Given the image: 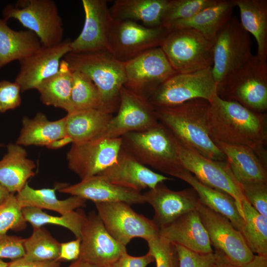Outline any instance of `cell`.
<instances>
[{
    "label": "cell",
    "mask_w": 267,
    "mask_h": 267,
    "mask_svg": "<svg viewBox=\"0 0 267 267\" xmlns=\"http://www.w3.org/2000/svg\"><path fill=\"white\" fill-rule=\"evenodd\" d=\"M208 127L213 141L247 146L267 166V114L217 94L209 102Z\"/></svg>",
    "instance_id": "6da1fadb"
},
{
    "label": "cell",
    "mask_w": 267,
    "mask_h": 267,
    "mask_svg": "<svg viewBox=\"0 0 267 267\" xmlns=\"http://www.w3.org/2000/svg\"><path fill=\"white\" fill-rule=\"evenodd\" d=\"M209 107L208 101L194 99L175 106L155 109L159 122L180 142L209 159L226 161L225 155L209 135Z\"/></svg>",
    "instance_id": "7a4b0ae2"
},
{
    "label": "cell",
    "mask_w": 267,
    "mask_h": 267,
    "mask_svg": "<svg viewBox=\"0 0 267 267\" xmlns=\"http://www.w3.org/2000/svg\"><path fill=\"white\" fill-rule=\"evenodd\" d=\"M121 138L122 148L145 166L176 178L185 170L178 156L176 137L160 122L150 129L129 133Z\"/></svg>",
    "instance_id": "3957f363"
},
{
    "label": "cell",
    "mask_w": 267,
    "mask_h": 267,
    "mask_svg": "<svg viewBox=\"0 0 267 267\" xmlns=\"http://www.w3.org/2000/svg\"><path fill=\"white\" fill-rule=\"evenodd\" d=\"M72 71L88 76L97 88L105 109H118L120 90L126 82L125 63L108 51L67 53L63 59Z\"/></svg>",
    "instance_id": "277c9868"
},
{
    "label": "cell",
    "mask_w": 267,
    "mask_h": 267,
    "mask_svg": "<svg viewBox=\"0 0 267 267\" xmlns=\"http://www.w3.org/2000/svg\"><path fill=\"white\" fill-rule=\"evenodd\" d=\"M221 98L234 101L258 113L267 109V63L257 56L250 58L217 85Z\"/></svg>",
    "instance_id": "5b68a950"
},
{
    "label": "cell",
    "mask_w": 267,
    "mask_h": 267,
    "mask_svg": "<svg viewBox=\"0 0 267 267\" xmlns=\"http://www.w3.org/2000/svg\"><path fill=\"white\" fill-rule=\"evenodd\" d=\"M3 19L17 20L24 27L34 33L42 45H56L63 40V22L58 7L52 0H19L2 10Z\"/></svg>",
    "instance_id": "8992f818"
},
{
    "label": "cell",
    "mask_w": 267,
    "mask_h": 267,
    "mask_svg": "<svg viewBox=\"0 0 267 267\" xmlns=\"http://www.w3.org/2000/svg\"><path fill=\"white\" fill-rule=\"evenodd\" d=\"M213 43L191 28L171 30L160 47L178 73H190L213 65Z\"/></svg>",
    "instance_id": "52a82bcc"
},
{
    "label": "cell",
    "mask_w": 267,
    "mask_h": 267,
    "mask_svg": "<svg viewBox=\"0 0 267 267\" xmlns=\"http://www.w3.org/2000/svg\"><path fill=\"white\" fill-rule=\"evenodd\" d=\"M176 139L178 156L184 169L202 183L232 197L244 219L242 203L246 199L241 184L235 178L227 161H216L207 158Z\"/></svg>",
    "instance_id": "ba28073f"
},
{
    "label": "cell",
    "mask_w": 267,
    "mask_h": 267,
    "mask_svg": "<svg viewBox=\"0 0 267 267\" xmlns=\"http://www.w3.org/2000/svg\"><path fill=\"white\" fill-rule=\"evenodd\" d=\"M212 66L197 71L177 73L163 83L148 98L155 108L175 106L194 99L210 102L217 95Z\"/></svg>",
    "instance_id": "9c48e42d"
},
{
    "label": "cell",
    "mask_w": 267,
    "mask_h": 267,
    "mask_svg": "<svg viewBox=\"0 0 267 267\" xmlns=\"http://www.w3.org/2000/svg\"><path fill=\"white\" fill-rule=\"evenodd\" d=\"M251 46L250 34L232 15L213 43L212 72L217 85L250 58Z\"/></svg>",
    "instance_id": "30bf717a"
},
{
    "label": "cell",
    "mask_w": 267,
    "mask_h": 267,
    "mask_svg": "<svg viewBox=\"0 0 267 267\" xmlns=\"http://www.w3.org/2000/svg\"><path fill=\"white\" fill-rule=\"evenodd\" d=\"M94 203L106 229L123 245L126 246L134 238L147 241L159 236V228L152 220L134 211L131 205L122 202Z\"/></svg>",
    "instance_id": "8fae6325"
},
{
    "label": "cell",
    "mask_w": 267,
    "mask_h": 267,
    "mask_svg": "<svg viewBox=\"0 0 267 267\" xmlns=\"http://www.w3.org/2000/svg\"><path fill=\"white\" fill-rule=\"evenodd\" d=\"M171 31L163 27L147 28L130 20L113 19L108 41L110 53L126 62L150 49L160 47Z\"/></svg>",
    "instance_id": "7c38bea8"
},
{
    "label": "cell",
    "mask_w": 267,
    "mask_h": 267,
    "mask_svg": "<svg viewBox=\"0 0 267 267\" xmlns=\"http://www.w3.org/2000/svg\"><path fill=\"white\" fill-rule=\"evenodd\" d=\"M124 87L147 99L166 80L178 73L160 47L148 50L125 62Z\"/></svg>",
    "instance_id": "4fadbf2b"
},
{
    "label": "cell",
    "mask_w": 267,
    "mask_h": 267,
    "mask_svg": "<svg viewBox=\"0 0 267 267\" xmlns=\"http://www.w3.org/2000/svg\"><path fill=\"white\" fill-rule=\"evenodd\" d=\"M159 122L155 109L147 98L123 87L120 92L118 112L97 138L121 137L129 133L150 129Z\"/></svg>",
    "instance_id": "5bb4252c"
},
{
    "label": "cell",
    "mask_w": 267,
    "mask_h": 267,
    "mask_svg": "<svg viewBox=\"0 0 267 267\" xmlns=\"http://www.w3.org/2000/svg\"><path fill=\"white\" fill-rule=\"evenodd\" d=\"M197 211L212 246L240 267L249 262L255 254L241 232L225 216L200 203Z\"/></svg>",
    "instance_id": "9a60e30c"
},
{
    "label": "cell",
    "mask_w": 267,
    "mask_h": 267,
    "mask_svg": "<svg viewBox=\"0 0 267 267\" xmlns=\"http://www.w3.org/2000/svg\"><path fill=\"white\" fill-rule=\"evenodd\" d=\"M122 144L121 137L72 143L67 153L69 168L81 179L97 175L115 162Z\"/></svg>",
    "instance_id": "2e32d148"
},
{
    "label": "cell",
    "mask_w": 267,
    "mask_h": 267,
    "mask_svg": "<svg viewBox=\"0 0 267 267\" xmlns=\"http://www.w3.org/2000/svg\"><path fill=\"white\" fill-rule=\"evenodd\" d=\"M81 240L79 258L99 267H111L127 252L126 246L111 236L94 211L87 216Z\"/></svg>",
    "instance_id": "e0dca14e"
},
{
    "label": "cell",
    "mask_w": 267,
    "mask_h": 267,
    "mask_svg": "<svg viewBox=\"0 0 267 267\" xmlns=\"http://www.w3.org/2000/svg\"><path fill=\"white\" fill-rule=\"evenodd\" d=\"M85 12L83 28L71 42V52L75 53L108 51V37L113 18L106 0H82Z\"/></svg>",
    "instance_id": "ac0fdd59"
},
{
    "label": "cell",
    "mask_w": 267,
    "mask_h": 267,
    "mask_svg": "<svg viewBox=\"0 0 267 267\" xmlns=\"http://www.w3.org/2000/svg\"><path fill=\"white\" fill-rule=\"evenodd\" d=\"M145 203L154 210L152 220L160 228L172 223L182 215L197 210L201 203L196 191L192 188L175 191L163 182L143 193Z\"/></svg>",
    "instance_id": "d6986e66"
},
{
    "label": "cell",
    "mask_w": 267,
    "mask_h": 267,
    "mask_svg": "<svg viewBox=\"0 0 267 267\" xmlns=\"http://www.w3.org/2000/svg\"><path fill=\"white\" fill-rule=\"evenodd\" d=\"M71 41L67 39L48 47L42 46L29 56L21 60L15 82L21 92L36 89L44 80L58 72L62 58L71 52Z\"/></svg>",
    "instance_id": "ffe728a7"
},
{
    "label": "cell",
    "mask_w": 267,
    "mask_h": 267,
    "mask_svg": "<svg viewBox=\"0 0 267 267\" xmlns=\"http://www.w3.org/2000/svg\"><path fill=\"white\" fill-rule=\"evenodd\" d=\"M97 175L112 183L140 192L164 181L173 180L152 171L122 148L115 162Z\"/></svg>",
    "instance_id": "44dd1931"
},
{
    "label": "cell",
    "mask_w": 267,
    "mask_h": 267,
    "mask_svg": "<svg viewBox=\"0 0 267 267\" xmlns=\"http://www.w3.org/2000/svg\"><path fill=\"white\" fill-rule=\"evenodd\" d=\"M61 193L78 196L95 202H122L130 205L144 203L143 194L110 182L99 175L74 184L57 185Z\"/></svg>",
    "instance_id": "7402d4cb"
},
{
    "label": "cell",
    "mask_w": 267,
    "mask_h": 267,
    "mask_svg": "<svg viewBox=\"0 0 267 267\" xmlns=\"http://www.w3.org/2000/svg\"><path fill=\"white\" fill-rule=\"evenodd\" d=\"M159 235L195 252H214L197 210L187 212L169 224L159 228Z\"/></svg>",
    "instance_id": "603a6c76"
},
{
    "label": "cell",
    "mask_w": 267,
    "mask_h": 267,
    "mask_svg": "<svg viewBox=\"0 0 267 267\" xmlns=\"http://www.w3.org/2000/svg\"><path fill=\"white\" fill-rule=\"evenodd\" d=\"M16 143L20 145L46 146L52 149L70 143L66 138L65 117L51 121L42 112L34 118L24 117Z\"/></svg>",
    "instance_id": "cb8c5ba5"
},
{
    "label": "cell",
    "mask_w": 267,
    "mask_h": 267,
    "mask_svg": "<svg viewBox=\"0 0 267 267\" xmlns=\"http://www.w3.org/2000/svg\"><path fill=\"white\" fill-rule=\"evenodd\" d=\"M230 170L241 184L267 182V166L251 148L243 145L217 143Z\"/></svg>",
    "instance_id": "d4e9b609"
},
{
    "label": "cell",
    "mask_w": 267,
    "mask_h": 267,
    "mask_svg": "<svg viewBox=\"0 0 267 267\" xmlns=\"http://www.w3.org/2000/svg\"><path fill=\"white\" fill-rule=\"evenodd\" d=\"M235 7L234 0H216L190 18L173 23L169 29H193L205 39L213 41L230 17Z\"/></svg>",
    "instance_id": "484cf974"
},
{
    "label": "cell",
    "mask_w": 267,
    "mask_h": 267,
    "mask_svg": "<svg viewBox=\"0 0 267 267\" xmlns=\"http://www.w3.org/2000/svg\"><path fill=\"white\" fill-rule=\"evenodd\" d=\"M7 150L0 160V184L14 194L20 191L35 175L36 164L28 158L26 150L20 145L10 143Z\"/></svg>",
    "instance_id": "4316f807"
},
{
    "label": "cell",
    "mask_w": 267,
    "mask_h": 267,
    "mask_svg": "<svg viewBox=\"0 0 267 267\" xmlns=\"http://www.w3.org/2000/svg\"><path fill=\"white\" fill-rule=\"evenodd\" d=\"M177 178L187 182L196 191L201 204L226 217L243 235L245 221L232 197L202 183L186 170L179 174Z\"/></svg>",
    "instance_id": "83f0119b"
},
{
    "label": "cell",
    "mask_w": 267,
    "mask_h": 267,
    "mask_svg": "<svg viewBox=\"0 0 267 267\" xmlns=\"http://www.w3.org/2000/svg\"><path fill=\"white\" fill-rule=\"evenodd\" d=\"M112 114L99 109L75 111L65 117L66 138L72 143L96 138L104 132Z\"/></svg>",
    "instance_id": "f1b7e54d"
},
{
    "label": "cell",
    "mask_w": 267,
    "mask_h": 267,
    "mask_svg": "<svg viewBox=\"0 0 267 267\" xmlns=\"http://www.w3.org/2000/svg\"><path fill=\"white\" fill-rule=\"evenodd\" d=\"M42 46L37 35L29 30L16 31L0 19V69L8 63L29 56Z\"/></svg>",
    "instance_id": "f546056e"
},
{
    "label": "cell",
    "mask_w": 267,
    "mask_h": 267,
    "mask_svg": "<svg viewBox=\"0 0 267 267\" xmlns=\"http://www.w3.org/2000/svg\"><path fill=\"white\" fill-rule=\"evenodd\" d=\"M168 0H115L109 8L113 19L140 21L147 28L162 26L161 19Z\"/></svg>",
    "instance_id": "4dcf8cb0"
},
{
    "label": "cell",
    "mask_w": 267,
    "mask_h": 267,
    "mask_svg": "<svg viewBox=\"0 0 267 267\" xmlns=\"http://www.w3.org/2000/svg\"><path fill=\"white\" fill-rule=\"evenodd\" d=\"M239 8L240 22L243 29L255 38L256 56L262 61L267 59V0H234Z\"/></svg>",
    "instance_id": "1f68e13d"
},
{
    "label": "cell",
    "mask_w": 267,
    "mask_h": 267,
    "mask_svg": "<svg viewBox=\"0 0 267 267\" xmlns=\"http://www.w3.org/2000/svg\"><path fill=\"white\" fill-rule=\"evenodd\" d=\"M56 189L57 186L54 188L34 189L27 183L15 197L22 209L35 207L55 211L60 215L86 207L87 200L78 196L58 199L55 193Z\"/></svg>",
    "instance_id": "d6a6232c"
},
{
    "label": "cell",
    "mask_w": 267,
    "mask_h": 267,
    "mask_svg": "<svg viewBox=\"0 0 267 267\" xmlns=\"http://www.w3.org/2000/svg\"><path fill=\"white\" fill-rule=\"evenodd\" d=\"M72 71L62 59L57 73L44 80L36 88L43 103L64 109L68 114L74 112L71 99Z\"/></svg>",
    "instance_id": "836d02e7"
},
{
    "label": "cell",
    "mask_w": 267,
    "mask_h": 267,
    "mask_svg": "<svg viewBox=\"0 0 267 267\" xmlns=\"http://www.w3.org/2000/svg\"><path fill=\"white\" fill-rule=\"evenodd\" d=\"M23 217L33 228L40 227L47 224H55L70 230L76 238H81V231L87 216L81 209L73 211L60 216L49 215L42 209L35 207L22 209Z\"/></svg>",
    "instance_id": "e575fe53"
},
{
    "label": "cell",
    "mask_w": 267,
    "mask_h": 267,
    "mask_svg": "<svg viewBox=\"0 0 267 267\" xmlns=\"http://www.w3.org/2000/svg\"><path fill=\"white\" fill-rule=\"evenodd\" d=\"M245 221L243 235L250 249L267 257V217L261 214L245 199L242 203Z\"/></svg>",
    "instance_id": "d590c367"
},
{
    "label": "cell",
    "mask_w": 267,
    "mask_h": 267,
    "mask_svg": "<svg viewBox=\"0 0 267 267\" xmlns=\"http://www.w3.org/2000/svg\"><path fill=\"white\" fill-rule=\"evenodd\" d=\"M24 246L23 257L29 260H57L60 253V243L43 226L33 228L31 236L24 238Z\"/></svg>",
    "instance_id": "8d00e7d4"
},
{
    "label": "cell",
    "mask_w": 267,
    "mask_h": 267,
    "mask_svg": "<svg viewBox=\"0 0 267 267\" xmlns=\"http://www.w3.org/2000/svg\"><path fill=\"white\" fill-rule=\"evenodd\" d=\"M72 71L71 99L75 110L99 109L107 111L102 103L99 90L91 80L81 72Z\"/></svg>",
    "instance_id": "74e56055"
},
{
    "label": "cell",
    "mask_w": 267,
    "mask_h": 267,
    "mask_svg": "<svg viewBox=\"0 0 267 267\" xmlns=\"http://www.w3.org/2000/svg\"><path fill=\"white\" fill-rule=\"evenodd\" d=\"M216 0H168L161 19L162 26L169 29L173 23L192 17Z\"/></svg>",
    "instance_id": "f35d334b"
},
{
    "label": "cell",
    "mask_w": 267,
    "mask_h": 267,
    "mask_svg": "<svg viewBox=\"0 0 267 267\" xmlns=\"http://www.w3.org/2000/svg\"><path fill=\"white\" fill-rule=\"evenodd\" d=\"M27 226L22 208L17 201L15 195L11 194L8 199L0 206V234L9 230L22 231Z\"/></svg>",
    "instance_id": "ab89813d"
},
{
    "label": "cell",
    "mask_w": 267,
    "mask_h": 267,
    "mask_svg": "<svg viewBox=\"0 0 267 267\" xmlns=\"http://www.w3.org/2000/svg\"><path fill=\"white\" fill-rule=\"evenodd\" d=\"M148 252L154 258L156 267H178V258L174 243L160 236L147 241Z\"/></svg>",
    "instance_id": "60d3db41"
},
{
    "label": "cell",
    "mask_w": 267,
    "mask_h": 267,
    "mask_svg": "<svg viewBox=\"0 0 267 267\" xmlns=\"http://www.w3.org/2000/svg\"><path fill=\"white\" fill-rule=\"evenodd\" d=\"M246 200L259 213L267 217V182L241 184Z\"/></svg>",
    "instance_id": "b9f144b4"
},
{
    "label": "cell",
    "mask_w": 267,
    "mask_h": 267,
    "mask_svg": "<svg viewBox=\"0 0 267 267\" xmlns=\"http://www.w3.org/2000/svg\"><path fill=\"white\" fill-rule=\"evenodd\" d=\"M174 244L178 255V267H211L215 261V252L200 253Z\"/></svg>",
    "instance_id": "7bdbcfd3"
},
{
    "label": "cell",
    "mask_w": 267,
    "mask_h": 267,
    "mask_svg": "<svg viewBox=\"0 0 267 267\" xmlns=\"http://www.w3.org/2000/svg\"><path fill=\"white\" fill-rule=\"evenodd\" d=\"M21 87L16 82L0 81V113L14 109L22 102Z\"/></svg>",
    "instance_id": "ee69618b"
},
{
    "label": "cell",
    "mask_w": 267,
    "mask_h": 267,
    "mask_svg": "<svg viewBox=\"0 0 267 267\" xmlns=\"http://www.w3.org/2000/svg\"><path fill=\"white\" fill-rule=\"evenodd\" d=\"M24 238L20 236L0 234V258L14 261L25 256Z\"/></svg>",
    "instance_id": "f6af8a7d"
},
{
    "label": "cell",
    "mask_w": 267,
    "mask_h": 267,
    "mask_svg": "<svg viewBox=\"0 0 267 267\" xmlns=\"http://www.w3.org/2000/svg\"><path fill=\"white\" fill-rule=\"evenodd\" d=\"M154 262L153 257L149 253L141 256H133L127 252L122 254L111 267H147Z\"/></svg>",
    "instance_id": "bcb514c9"
},
{
    "label": "cell",
    "mask_w": 267,
    "mask_h": 267,
    "mask_svg": "<svg viewBox=\"0 0 267 267\" xmlns=\"http://www.w3.org/2000/svg\"><path fill=\"white\" fill-rule=\"evenodd\" d=\"M81 238L60 243V253L57 261H76L80 257L81 252Z\"/></svg>",
    "instance_id": "7dc6e473"
},
{
    "label": "cell",
    "mask_w": 267,
    "mask_h": 267,
    "mask_svg": "<svg viewBox=\"0 0 267 267\" xmlns=\"http://www.w3.org/2000/svg\"><path fill=\"white\" fill-rule=\"evenodd\" d=\"M7 267H62L57 260L36 261L22 257L8 263Z\"/></svg>",
    "instance_id": "c3c4849f"
},
{
    "label": "cell",
    "mask_w": 267,
    "mask_h": 267,
    "mask_svg": "<svg viewBox=\"0 0 267 267\" xmlns=\"http://www.w3.org/2000/svg\"><path fill=\"white\" fill-rule=\"evenodd\" d=\"M216 258L211 267H240L230 262L222 253L216 251Z\"/></svg>",
    "instance_id": "681fc988"
},
{
    "label": "cell",
    "mask_w": 267,
    "mask_h": 267,
    "mask_svg": "<svg viewBox=\"0 0 267 267\" xmlns=\"http://www.w3.org/2000/svg\"><path fill=\"white\" fill-rule=\"evenodd\" d=\"M242 267H267V257L255 255L249 262Z\"/></svg>",
    "instance_id": "f907efd6"
},
{
    "label": "cell",
    "mask_w": 267,
    "mask_h": 267,
    "mask_svg": "<svg viewBox=\"0 0 267 267\" xmlns=\"http://www.w3.org/2000/svg\"><path fill=\"white\" fill-rule=\"evenodd\" d=\"M68 267H99L89 263L85 261L80 258L74 261Z\"/></svg>",
    "instance_id": "816d5d0a"
},
{
    "label": "cell",
    "mask_w": 267,
    "mask_h": 267,
    "mask_svg": "<svg viewBox=\"0 0 267 267\" xmlns=\"http://www.w3.org/2000/svg\"><path fill=\"white\" fill-rule=\"evenodd\" d=\"M11 194L0 184V206L8 199Z\"/></svg>",
    "instance_id": "f5cc1de1"
},
{
    "label": "cell",
    "mask_w": 267,
    "mask_h": 267,
    "mask_svg": "<svg viewBox=\"0 0 267 267\" xmlns=\"http://www.w3.org/2000/svg\"><path fill=\"white\" fill-rule=\"evenodd\" d=\"M8 266V263L2 261L0 260V267H7Z\"/></svg>",
    "instance_id": "db71d44e"
}]
</instances>
